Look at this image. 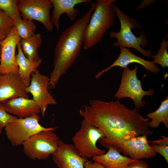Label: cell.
Listing matches in <instances>:
<instances>
[{
    "instance_id": "cell-1",
    "label": "cell",
    "mask_w": 168,
    "mask_h": 168,
    "mask_svg": "<svg viewBox=\"0 0 168 168\" xmlns=\"http://www.w3.org/2000/svg\"><path fill=\"white\" fill-rule=\"evenodd\" d=\"M79 114L88 123L100 129L105 138L110 141L129 139L143 135H151L148 118L142 117L138 109L130 110L119 100L108 102L92 99L82 106Z\"/></svg>"
},
{
    "instance_id": "cell-2",
    "label": "cell",
    "mask_w": 168,
    "mask_h": 168,
    "mask_svg": "<svg viewBox=\"0 0 168 168\" xmlns=\"http://www.w3.org/2000/svg\"><path fill=\"white\" fill-rule=\"evenodd\" d=\"M96 7V3L82 17L63 30L54 49L53 69L49 77V86L54 88L61 76L72 66L79 55L86 27Z\"/></svg>"
},
{
    "instance_id": "cell-3",
    "label": "cell",
    "mask_w": 168,
    "mask_h": 168,
    "mask_svg": "<svg viewBox=\"0 0 168 168\" xmlns=\"http://www.w3.org/2000/svg\"><path fill=\"white\" fill-rule=\"evenodd\" d=\"M115 0H98L96 7L85 29L83 49L87 50L102 40L107 31L115 22L113 3Z\"/></svg>"
},
{
    "instance_id": "cell-4",
    "label": "cell",
    "mask_w": 168,
    "mask_h": 168,
    "mask_svg": "<svg viewBox=\"0 0 168 168\" xmlns=\"http://www.w3.org/2000/svg\"><path fill=\"white\" fill-rule=\"evenodd\" d=\"M113 7L120 24V30L119 32L112 31L110 33V37L117 40L113 44L114 46H122L129 49L130 48H133L150 59L152 55L150 50H146L143 49L148 43L145 35L142 32L139 37H137L131 30L132 29L140 27L137 20L130 17L115 5L113 4Z\"/></svg>"
},
{
    "instance_id": "cell-5",
    "label": "cell",
    "mask_w": 168,
    "mask_h": 168,
    "mask_svg": "<svg viewBox=\"0 0 168 168\" xmlns=\"http://www.w3.org/2000/svg\"><path fill=\"white\" fill-rule=\"evenodd\" d=\"M104 138L105 135L102 130L83 119L80 129L76 133L72 140L74 147L79 155L87 159L105 153V150L99 148L96 145L100 139Z\"/></svg>"
},
{
    "instance_id": "cell-6",
    "label": "cell",
    "mask_w": 168,
    "mask_h": 168,
    "mask_svg": "<svg viewBox=\"0 0 168 168\" xmlns=\"http://www.w3.org/2000/svg\"><path fill=\"white\" fill-rule=\"evenodd\" d=\"M38 114H33L23 118H17L5 128L8 139L14 146L23 143L29 138L36 133L43 130L54 131L56 127L45 128L39 123Z\"/></svg>"
},
{
    "instance_id": "cell-7",
    "label": "cell",
    "mask_w": 168,
    "mask_h": 168,
    "mask_svg": "<svg viewBox=\"0 0 168 168\" xmlns=\"http://www.w3.org/2000/svg\"><path fill=\"white\" fill-rule=\"evenodd\" d=\"M51 130L40 131L23 142V151L32 160H46L57 151L59 138Z\"/></svg>"
},
{
    "instance_id": "cell-8",
    "label": "cell",
    "mask_w": 168,
    "mask_h": 168,
    "mask_svg": "<svg viewBox=\"0 0 168 168\" xmlns=\"http://www.w3.org/2000/svg\"><path fill=\"white\" fill-rule=\"evenodd\" d=\"M147 135L134 137L129 139L115 141L107 140L105 138L100 139L98 142L104 147H114L125 156L135 160L153 157L157 153L150 147Z\"/></svg>"
},
{
    "instance_id": "cell-9",
    "label": "cell",
    "mask_w": 168,
    "mask_h": 168,
    "mask_svg": "<svg viewBox=\"0 0 168 168\" xmlns=\"http://www.w3.org/2000/svg\"><path fill=\"white\" fill-rule=\"evenodd\" d=\"M138 68V66L136 65L132 70L128 67L123 68L121 83L114 96L119 100L124 97L130 98L133 100L135 108L138 109L144 106L143 97L145 95L153 96L154 90L153 88L147 91L143 90L141 81L137 76Z\"/></svg>"
},
{
    "instance_id": "cell-10",
    "label": "cell",
    "mask_w": 168,
    "mask_h": 168,
    "mask_svg": "<svg viewBox=\"0 0 168 168\" xmlns=\"http://www.w3.org/2000/svg\"><path fill=\"white\" fill-rule=\"evenodd\" d=\"M18 7L23 19L37 21L49 32L54 26L51 21L50 11L53 7L51 0H18Z\"/></svg>"
},
{
    "instance_id": "cell-11",
    "label": "cell",
    "mask_w": 168,
    "mask_h": 168,
    "mask_svg": "<svg viewBox=\"0 0 168 168\" xmlns=\"http://www.w3.org/2000/svg\"><path fill=\"white\" fill-rule=\"evenodd\" d=\"M49 83V76L41 74L37 69L32 73L30 84L26 88L27 92L32 95V99L39 106L43 117L44 116L49 105L57 104L56 100L48 91Z\"/></svg>"
},
{
    "instance_id": "cell-12",
    "label": "cell",
    "mask_w": 168,
    "mask_h": 168,
    "mask_svg": "<svg viewBox=\"0 0 168 168\" xmlns=\"http://www.w3.org/2000/svg\"><path fill=\"white\" fill-rule=\"evenodd\" d=\"M20 38L14 26L7 37L1 41L0 57V74L18 73L16 61V49Z\"/></svg>"
},
{
    "instance_id": "cell-13",
    "label": "cell",
    "mask_w": 168,
    "mask_h": 168,
    "mask_svg": "<svg viewBox=\"0 0 168 168\" xmlns=\"http://www.w3.org/2000/svg\"><path fill=\"white\" fill-rule=\"evenodd\" d=\"M52 155L59 168H84V163L88 160L79 155L73 144L66 143L60 139L57 150Z\"/></svg>"
},
{
    "instance_id": "cell-14",
    "label": "cell",
    "mask_w": 168,
    "mask_h": 168,
    "mask_svg": "<svg viewBox=\"0 0 168 168\" xmlns=\"http://www.w3.org/2000/svg\"><path fill=\"white\" fill-rule=\"evenodd\" d=\"M26 88L18 74H0V102L19 97L29 98Z\"/></svg>"
},
{
    "instance_id": "cell-15",
    "label": "cell",
    "mask_w": 168,
    "mask_h": 168,
    "mask_svg": "<svg viewBox=\"0 0 168 168\" xmlns=\"http://www.w3.org/2000/svg\"><path fill=\"white\" fill-rule=\"evenodd\" d=\"M6 111L19 118L30 116L33 114L40 113L37 103L33 99L23 97L12 98L1 102Z\"/></svg>"
},
{
    "instance_id": "cell-16",
    "label": "cell",
    "mask_w": 168,
    "mask_h": 168,
    "mask_svg": "<svg viewBox=\"0 0 168 168\" xmlns=\"http://www.w3.org/2000/svg\"><path fill=\"white\" fill-rule=\"evenodd\" d=\"M120 51L116 60L109 67L97 73L95 77L99 79L104 72L114 67H119L123 68L128 67L130 64L136 63L141 64L148 71L157 74L160 69L152 61H148L137 56L132 53L129 49L122 46H119Z\"/></svg>"
},
{
    "instance_id": "cell-17",
    "label": "cell",
    "mask_w": 168,
    "mask_h": 168,
    "mask_svg": "<svg viewBox=\"0 0 168 168\" xmlns=\"http://www.w3.org/2000/svg\"><path fill=\"white\" fill-rule=\"evenodd\" d=\"M53 7L50 16L51 22L58 30L60 28L59 20L63 14L65 13L71 21H75L80 12L78 8H75L77 5L91 3L90 0H51Z\"/></svg>"
},
{
    "instance_id": "cell-18",
    "label": "cell",
    "mask_w": 168,
    "mask_h": 168,
    "mask_svg": "<svg viewBox=\"0 0 168 168\" xmlns=\"http://www.w3.org/2000/svg\"><path fill=\"white\" fill-rule=\"evenodd\" d=\"M18 53L16 54V61L18 68V74L26 86H28L30 83L32 73L37 69L40 64L41 58L35 60H30L25 56L21 49L19 42L17 45Z\"/></svg>"
},
{
    "instance_id": "cell-19",
    "label": "cell",
    "mask_w": 168,
    "mask_h": 168,
    "mask_svg": "<svg viewBox=\"0 0 168 168\" xmlns=\"http://www.w3.org/2000/svg\"><path fill=\"white\" fill-rule=\"evenodd\" d=\"M106 153L92 157L94 161L101 163L105 168H125L134 159L123 156L115 149L110 146Z\"/></svg>"
},
{
    "instance_id": "cell-20",
    "label": "cell",
    "mask_w": 168,
    "mask_h": 168,
    "mask_svg": "<svg viewBox=\"0 0 168 168\" xmlns=\"http://www.w3.org/2000/svg\"><path fill=\"white\" fill-rule=\"evenodd\" d=\"M42 40L40 33H35L26 39H20V43L22 50L28 59L35 60L39 59L37 50L41 44Z\"/></svg>"
},
{
    "instance_id": "cell-21",
    "label": "cell",
    "mask_w": 168,
    "mask_h": 168,
    "mask_svg": "<svg viewBox=\"0 0 168 168\" xmlns=\"http://www.w3.org/2000/svg\"><path fill=\"white\" fill-rule=\"evenodd\" d=\"M148 118L151 119L149 122V127L151 128H157L161 123H163L165 128H168V97L161 102L159 108L155 111L148 113Z\"/></svg>"
},
{
    "instance_id": "cell-22",
    "label": "cell",
    "mask_w": 168,
    "mask_h": 168,
    "mask_svg": "<svg viewBox=\"0 0 168 168\" xmlns=\"http://www.w3.org/2000/svg\"><path fill=\"white\" fill-rule=\"evenodd\" d=\"M12 20L20 39L28 38L35 34L36 26L33 20L18 17Z\"/></svg>"
},
{
    "instance_id": "cell-23",
    "label": "cell",
    "mask_w": 168,
    "mask_h": 168,
    "mask_svg": "<svg viewBox=\"0 0 168 168\" xmlns=\"http://www.w3.org/2000/svg\"><path fill=\"white\" fill-rule=\"evenodd\" d=\"M168 41L163 39L160 44V47L155 55H151V57L154 59L152 62L154 63L160 64L163 68L168 67V54L167 48Z\"/></svg>"
},
{
    "instance_id": "cell-24",
    "label": "cell",
    "mask_w": 168,
    "mask_h": 168,
    "mask_svg": "<svg viewBox=\"0 0 168 168\" xmlns=\"http://www.w3.org/2000/svg\"><path fill=\"white\" fill-rule=\"evenodd\" d=\"M18 0H0V10L12 19L15 17H21L19 11Z\"/></svg>"
},
{
    "instance_id": "cell-25",
    "label": "cell",
    "mask_w": 168,
    "mask_h": 168,
    "mask_svg": "<svg viewBox=\"0 0 168 168\" xmlns=\"http://www.w3.org/2000/svg\"><path fill=\"white\" fill-rule=\"evenodd\" d=\"M13 26V20L0 10V41L7 37Z\"/></svg>"
},
{
    "instance_id": "cell-26",
    "label": "cell",
    "mask_w": 168,
    "mask_h": 168,
    "mask_svg": "<svg viewBox=\"0 0 168 168\" xmlns=\"http://www.w3.org/2000/svg\"><path fill=\"white\" fill-rule=\"evenodd\" d=\"M162 138L156 141H148L151 142V147L156 153L161 155L168 163V138L162 136Z\"/></svg>"
},
{
    "instance_id": "cell-27",
    "label": "cell",
    "mask_w": 168,
    "mask_h": 168,
    "mask_svg": "<svg viewBox=\"0 0 168 168\" xmlns=\"http://www.w3.org/2000/svg\"><path fill=\"white\" fill-rule=\"evenodd\" d=\"M18 118L8 113L5 110L3 105L0 102V133L3 128L16 118Z\"/></svg>"
},
{
    "instance_id": "cell-28",
    "label": "cell",
    "mask_w": 168,
    "mask_h": 168,
    "mask_svg": "<svg viewBox=\"0 0 168 168\" xmlns=\"http://www.w3.org/2000/svg\"><path fill=\"white\" fill-rule=\"evenodd\" d=\"M148 164L145 161L140 160H134L125 168H148Z\"/></svg>"
},
{
    "instance_id": "cell-29",
    "label": "cell",
    "mask_w": 168,
    "mask_h": 168,
    "mask_svg": "<svg viewBox=\"0 0 168 168\" xmlns=\"http://www.w3.org/2000/svg\"><path fill=\"white\" fill-rule=\"evenodd\" d=\"M84 168H105L100 163L97 161H91L87 160L84 164Z\"/></svg>"
},
{
    "instance_id": "cell-30",
    "label": "cell",
    "mask_w": 168,
    "mask_h": 168,
    "mask_svg": "<svg viewBox=\"0 0 168 168\" xmlns=\"http://www.w3.org/2000/svg\"><path fill=\"white\" fill-rule=\"evenodd\" d=\"M155 0H143L140 3V4L138 7L136 8V10L143 8L145 7H147L152 3L154 2Z\"/></svg>"
},
{
    "instance_id": "cell-31",
    "label": "cell",
    "mask_w": 168,
    "mask_h": 168,
    "mask_svg": "<svg viewBox=\"0 0 168 168\" xmlns=\"http://www.w3.org/2000/svg\"><path fill=\"white\" fill-rule=\"evenodd\" d=\"M1 41H0V57L1 55Z\"/></svg>"
},
{
    "instance_id": "cell-32",
    "label": "cell",
    "mask_w": 168,
    "mask_h": 168,
    "mask_svg": "<svg viewBox=\"0 0 168 168\" xmlns=\"http://www.w3.org/2000/svg\"><path fill=\"white\" fill-rule=\"evenodd\" d=\"M150 168H153L152 167H150Z\"/></svg>"
}]
</instances>
